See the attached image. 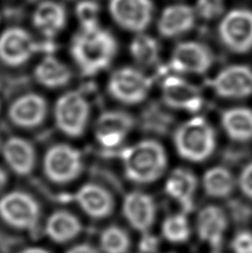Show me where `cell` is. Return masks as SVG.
<instances>
[{
	"label": "cell",
	"instance_id": "1",
	"mask_svg": "<svg viewBox=\"0 0 252 253\" xmlns=\"http://www.w3.org/2000/svg\"><path fill=\"white\" fill-rule=\"evenodd\" d=\"M118 51V43L110 31L99 27L80 30L70 43V55L76 67L85 77L96 76L110 66Z\"/></svg>",
	"mask_w": 252,
	"mask_h": 253
},
{
	"label": "cell",
	"instance_id": "2",
	"mask_svg": "<svg viewBox=\"0 0 252 253\" xmlns=\"http://www.w3.org/2000/svg\"><path fill=\"white\" fill-rule=\"evenodd\" d=\"M121 160L126 177L139 184L157 181L167 167L165 149L156 140H142L126 148Z\"/></svg>",
	"mask_w": 252,
	"mask_h": 253
},
{
	"label": "cell",
	"instance_id": "3",
	"mask_svg": "<svg viewBox=\"0 0 252 253\" xmlns=\"http://www.w3.org/2000/svg\"><path fill=\"white\" fill-rule=\"evenodd\" d=\"M173 142L178 155L184 160L202 162L214 152L215 133L205 118L195 117L175 130Z\"/></svg>",
	"mask_w": 252,
	"mask_h": 253
},
{
	"label": "cell",
	"instance_id": "4",
	"mask_svg": "<svg viewBox=\"0 0 252 253\" xmlns=\"http://www.w3.org/2000/svg\"><path fill=\"white\" fill-rule=\"evenodd\" d=\"M91 107L85 94L68 90L57 98L53 105V119L57 129L69 138H79L89 124Z\"/></svg>",
	"mask_w": 252,
	"mask_h": 253
},
{
	"label": "cell",
	"instance_id": "5",
	"mask_svg": "<svg viewBox=\"0 0 252 253\" xmlns=\"http://www.w3.org/2000/svg\"><path fill=\"white\" fill-rule=\"evenodd\" d=\"M38 44L29 30L21 26H9L0 31V65L20 69L33 60Z\"/></svg>",
	"mask_w": 252,
	"mask_h": 253
},
{
	"label": "cell",
	"instance_id": "6",
	"mask_svg": "<svg viewBox=\"0 0 252 253\" xmlns=\"http://www.w3.org/2000/svg\"><path fill=\"white\" fill-rule=\"evenodd\" d=\"M42 168L46 177L57 184L69 183L79 177L84 169L79 150L67 143L53 144L43 157Z\"/></svg>",
	"mask_w": 252,
	"mask_h": 253
},
{
	"label": "cell",
	"instance_id": "7",
	"mask_svg": "<svg viewBox=\"0 0 252 253\" xmlns=\"http://www.w3.org/2000/svg\"><path fill=\"white\" fill-rule=\"evenodd\" d=\"M42 215L38 201L24 191H11L0 198V218L18 230L30 231L37 227Z\"/></svg>",
	"mask_w": 252,
	"mask_h": 253
},
{
	"label": "cell",
	"instance_id": "8",
	"mask_svg": "<svg viewBox=\"0 0 252 253\" xmlns=\"http://www.w3.org/2000/svg\"><path fill=\"white\" fill-rule=\"evenodd\" d=\"M49 114V103L43 94L26 91L18 94L9 103L7 118L16 128L33 130L42 126Z\"/></svg>",
	"mask_w": 252,
	"mask_h": 253
},
{
	"label": "cell",
	"instance_id": "9",
	"mask_svg": "<svg viewBox=\"0 0 252 253\" xmlns=\"http://www.w3.org/2000/svg\"><path fill=\"white\" fill-rule=\"evenodd\" d=\"M151 88V80L141 70L124 67L112 72L107 89L115 100L125 105L142 102Z\"/></svg>",
	"mask_w": 252,
	"mask_h": 253
},
{
	"label": "cell",
	"instance_id": "10",
	"mask_svg": "<svg viewBox=\"0 0 252 253\" xmlns=\"http://www.w3.org/2000/svg\"><path fill=\"white\" fill-rule=\"evenodd\" d=\"M220 42L228 50L246 53L252 49V10L235 9L223 17L219 25Z\"/></svg>",
	"mask_w": 252,
	"mask_h": 253
},
{
	"label": "cell",
	"instance_id": "11",
	"mask_svg": "<svg viewBox=\"0 0 252 253\" xmlns=\"http://www.w3.org/2000/svg\"><path fill=\"white\" fill-rule=\"evenodd\" d=\"M151 0H110L109 12L117 25L125 30L141 33L149 27L154 16Z\"/></svg>",
	"mask_w": 252,
	"mask_h": 253
},
{
	"label": "cell",
	"instance_id": "12",
	"mask_svg": "<svg viewBox=\"0 0 252 253\" xmlns=\"http://www.w3.org/2000/svg\"><path fill=\"white\" fill-rule=\"evenodd\" d=\"M134 126L131 115L120 110L105 111L94 124V135L102 148L112 150L120 147Z\"/></svg>",
	"mask_w": 252,
	"mask_h": 253
},
{
	"label": "cell",
	"instance_id": "13",
	"mask_svg": "<svg viewBox=\"0 0 252 253\" xmlns=\"http://www.w3.org/2000/svg\"><path fill=\"white\" fill-rule=\"evenodd\" d=\"M214 62L211 49L197 42L178 43L171 55V69L182 74H206Z\"/></svg>",
	"mask_w": 252,
	"mask_h": 253
},
{
	"label": "cell",
	"instance_id": "14",
	"mask_svg": "<svg viewBox=\"0 0 252 253\" xmlns=\"http://www.w3.org/2000/svg\"><path fill=\"white\" fill-rule=\"evenodd\" d=\"M30 22L36 34L50 40L58 37L66 29L68 12L65 4L58 0H42L31 12Z\"/></svg>",
	"mask_w": 252,
	"mask_h": 253
},
{
	"label": "cell",
	"instance_id": "15",
	"mask_svg": "<svg viewBox=\"0 0 252 253\" xmlns=\"http://www.w3.org/2000/svg\"><path fill=\"white\" fill-rule=\"evenodd\" d=\"M161 91L165 105L172 109L197 112L204 105L199 88L177 76H168L163 81Z\"/></svg>",
	"mask_w": 252,
	"mask_h": 253
},
{
	"label": "cell",
	"instance_id": "16",
	"mask_svg": "<svg viewBox=\"0 0 252 253\" xmlns=\"http://www.w3.org/2000/svg\"><path fill=\"white\" fill-rule=\"evenodd\" d=\"M211 88L224 99H244L252 94V69L233 65L224 68L211 81Z\"/></svg>",
	"mask_w": 252,
	"mask_h": 253
},
{
	"label": "cell",
	"instance_id": "17",
	"mask_svg": "<svg viewBox=\"0 0 252 253\" xmlns=\"http://www.w3.org/2000/svg\"><path fill=\"white\" fill-rule=\"evenodd\" d=\"M33 77L36 84L43 89L60 90L71 84L74 72L60 58L52 53H46L36 62Z\"/></svg>",
	"mask_w": 252,
	"mask_h": 253
},
{
	"label": "cell",
	"instance_id": "18",
	"mask_svg": "<svg viewBox=\"0 0 252 253\" xmlns=\"http://www.w3.org/2000/svg\"><path fill=\"white\" fill-rule=\"evenodd\" d=\"M123 213L131 227L142 233L149 231L156 219V205L149 194L132 191L125 197Z\"/></svg>",
	"mask_w": 252,
	"mask_h": 253
},
{
	"label": "cell",
	"instance_id": "19",
	"mask_svg": "<svg viewBox=\"0 0 252 253\" xmlns=\"http://www.w3.org/2000/svg\"><path fill=\"white\" fill-rule=\"evenodd\" d=\"M1 151L6 164L16 174L25 177L34 171L37 153L34 144L27 139L17 135L9 137L2 143Z\"/></svg>",
	"mask_w": 252,
	"mask_h": 253
},
{
	"label": "cell",
	"instance_id": "20",
	"mask_svg": "<svg viewBox=\"0 0 252 253\" xmlns=\"http://www.w3.org/2000/svg\"><path fill=\"white\" fill-rule=\"evenodd\" d=\"M75 201L85 214L97 220L108 218L115 207L111 193L96 183H87L80 188L75 194Z\"/></svg>",
	"mask_w": 252,
	"mask_h": 253
},
{
	"label": "cell",
	"instance_id": "21",
	"mask_svg": "<svg viewBox=\"0 0 252 253\" xmlns=\"http://www.w3.org/2000/svg\"><path fill=\"white\" fill-rule=\"evenodd\" d=\"M196 228L200 240L218 250L222 246L228 228V220L221 208L207 206L197 216Z\"/></svg>",
	"mask_w": 252,
	"mask_h": 253
},
{
	"label": "cell",
	"instance_id": "22",
	"mask_svg": "<svg viewBox=\"0 0 252 253\" xmlns=\"http://www.w3.org/2000/svg\"><path fill=\"white\" fill-rule=\"evenodd\" d=\"M198 181L195 173L190 170L178 168L169 174L166 181V193L175 201L184 213H189L195 207V196Z\"/></svg>",
	"mask_w": 252,
	"mask_h": 253
},
{
	"label": "cell",
	"instance_id": "23",
	"mask_svg": "<svg viewBox=\"0 0 252 253\" xmlns=\"http://www.w3.org/2000/svg\"><path fill=\"white\" fill-rule=\"evenodd\" d=\"M196 22L195 9L187 4H172L165 9L158 20L161 37L174 38L187 34Z\"/></svg>",
	"mask_w": 252,
	"mask_h": 253
},
{
	"label": "cell",
	"instance_id": "24",
	"mask_svg": "<svg viewBox=\"0 0 252 253\" xmlns=\"http://www.w3.org/2000/svg\"><path fill=\"white\" fill-rule=\"evenodd\" d=\"M83 231V224L74 213L58 210L49 216L46 223V233L51 241L67 243L73 241Z\"/></svg>",
	"mask_w": 252,
	"mask_h": 253
},
{
	"label": "cell",
	"instance_id": "25",
	"mask_svg": "<svg viewBox=\"0 0 252 253\" xmlns=\"http://www.w3.org/2000/svg\"><path fill=\"white\" fill-rule=\"evenodd\" d=\"M221 125L228 137L235 141H249L252 139V110L237 107L226 110L221 116Z\"/></svg>",
	"mask_w": 252,
	"mask_h": 253
},
{
	"label": "cell",
	"instance_id": "26",
	"mask_svg": "<svg viewBox=\"0 0 252 253\" xmlns=\"http://www.w3.org/2000/svg\"><path fill=\"white\" fill-rule=\"evenodd\" d=\"M236 186L233 174L222 167H214L206 171L202 178V187L211 198L223 199L230 196Z\"/></svg>",
	"mask_w": 252,
	"mask_h": 253
},
{
	"label": "cell",
	"instance_id": "27",
	"mask_svg": "<svg viewBox=\"0 0 252 253\" xmlns=\"http://www.w3.org/2000/svg\"><path fill=\"white\" fill-rule=\"evenodd\" d=\"M130 53L140 66L151 67L157 65L159 60L160 47L158 42L151 36L139 34L130 44Z\"/></svg>",
	"mask_w": 252,
	"mask_h": 253
},
{
	"label": "cell",
	"instance_id": "28",
	"mask_svg": "<svg viewBox=\"0 0 252 253\" xmlns=\"http://www.w3.org/2000/svg\"><path fill=\"white\" fill-rule=\"evenodd\" d=\"M161 232L171 243H183L190 237V225L184 212L171 214L165 219Z\"/></svg>",
	"mask_w": 252,
	"mask_h": 253
},
{
	"label": "cell",
	"instance_id": "29",
	"mask_svg": "<svg viewBox=\"0 0 252 253\" xmlns=\"http://www.w3.org/2000/svg\"><path fill=\"white\" fill-rule=\"evenodd\" d=\"M130 238L123 228L109 225L100 236V249L103 253H127Z\"/></svg>",
	"mask_w": 252,
	"mask_h": 253
},
{
	"label": "cell",
	"instance_id": "30",
	"mask_svg": "<svg viewBox=\"0 0 252 253\" xmlns=\"http://www.w3.org/2000/svg\"><path fill=\"white\" fill-rule=\"evenodd\" d=\"M75 16L80 30H93L99 28L100 6L94 0H80L75 6Z\"/></svg>",
	"mask_w": 252,
	"mask_h": 253
},
{
	"label": "cell",
	"instance_id": "31",
	"mask_svg": "<svg viewBox=\"0 0 252 253\" xmlns=\"http://www.w3.org/2000/svg\"><path fill=\"white\" fill-rule=\"evenodd\" d=\"M195 11L202 19H215L224 11V0H198Z\"/></svg>",
	"mask_w": 252,
	"mask_h": 253
},
{
	"label": "cell",
	"instance_id": "32",
	"mask_svg": "<svg viewBox=\"0 0 252 253\" xmlns=\"http://www.w3.org/2000/svg\"><path fill=\"white\" fill-rule=\"evenodd\" d=\"M231 249L233 253H252V233L238 232L231 241Z\"/></svg>",
	"mask_w": 252,
	"mask_h": 253
},
{
	"label": "cell",
	"instance_id": "33",
	"mask_svg": "<svg viewBox=\"0 0 252 253\" xmlns=\"http://www.w3.org/2000/svg\"><path fill=\"white\" fill-rule=\"evenodd\" d=\"M238 186L246 197L252 199V162L241 171L238 179Z\"/></svg>",
	"mask_w": 252,
	"mask_h": 253
},
{
	"label": "cell",
	"instance_id": "34",
	"mask_svg": "<svg viewBox=\"0 0 252 253\" xmlns=\"http://www.w3.org/2000/svg\"><path fill=\"white\" fill-rule=\"evenodd\" d=\"M66 253H100L98 249H96L93 246L89 245V243H82V245H77L74 248H71Z\"/></svg>",
	"mask_w": 252,
	"mask_h": 253
},
{
	"label": "cell",
	"instance_id": "35",
	"mask_svg": "<svg viewBox=\"0 0 252 253\" xmlns=\"http://www.w3.org/2000/svg\"><path fill=\"white\" fill-rule=\"evenodd\" d=\"M157 241L155 238L149 237V236H146L145 239H143L142 242H141V249L145 251V252H152L156 250L157 248Z\"/></svg>",
	"mask_w": 252,
	"mask_h": 253
},
{
	"label": "cell",
	"instance_id": "36",
	"mask_svg": "<svg viewBox=\"0 0 252 253\" xmlns=\"http://www.w3.org/2000/svg\"><path fill=\"white\" fill-rule=\"evenodd\" d=\"M7 183H8V174L6 172V170L0 167V192L6 188Z\"/></svg>",
	"mask_w": 252,
	"mask_h": 253
},
{
	"label": "cell",
	"instance_id": "37",
	"mask_svg": "<svg viewBox=\"0 0 252 253\" xmlns=\"http://www.w3.org/2000/svg\"><path fill=\"white\" fill-rule=\"evenodd\" d=\"M20 253H50V252L47 251L46 249H43V248L34 247V248H28V249L22 250Z\"/></svg>",
	"mask_w": 252,
	"mask_h": 253
},
{
	"label": "cell",
	"instance_id": "38",
	"mask_svg": "<svg viewBox=\"0 0 252 253\" xmlns=\"http://www.w3.org/2000/svg\"><path fill=\"white\" fill-rule=\"evenodd\" d=\"M2 139H1V137H0V150H1V148H2Z\"/></svg>",
	"mask_w": 252,
	"mask_h": 253
},
{
	"label": "cell",
	"instance_id": "39",
	"mask_svg": "<svg viewBox=\"0 0 252 253\" xmlns=\"http://www.w3.org/2000/svg\"><path fill=\"white\" fill-rule=\"evenodd\" d=\"M0 111H1V102H0Z\"/></svg>",
	"mask_w": 252,
	"mask_h": 253
}]
</instances>
